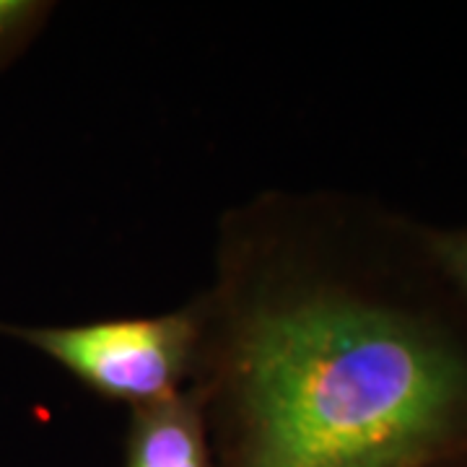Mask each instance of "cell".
Masks as SVG:
<instances>
[{
	"mask_svg": "<svg viewBox=\"0 0 467 467\" xmlns=\"http://www.w3.org/2000/svg\"><path fill=\"white\" fill-rule=\"evenodd\" d=\"M195 304L211 467H431L467 431L465 356L350 281L317 195L226 211Z\"/></svg>",
	"mask_w": 467,
	"mask_h": 467,
	"instance_id": "1",
	"label": "cell"
},
{
	"mask_svg": "<svg viewBox=\"0 0 467 467\" xmlns=\"http://www.w3.org/2000/svg\"><path fill=\"white\" fill-rule=\"evenodd\" d=\"M198 304L149 317H112L34 327L0 319V335L39 350L107 400L140 408L190 382L198 343Z\"/></svg>",
	"mask_w": 467,
	"mask_h": 467,
	"instance_id": "2",
	"label": "cell"
},
{
	"mask_svg": "<svg viewBox=\"0 0 467 467\" xmlns=\"http://www.w3.org/2000/svg\"><path fill=\"white\" fill-rule=\"evenodd\" d=\"M125 467H211L201 402L190 387L130 410Z\"/></svg>",
	"mask_w": 467,
	"mask_h": 467,
	"instance_id": "3",
	"label": "cell"
},
{
	"mask_svg": "<svg viewBox=\"0 0 467 467\" xmlns=\"http://www.w3.org/2000/svg\"><path fill=\"white\" fill-rule=\"evenodd\" d=\"M52 3L39 0H0V70L29 50L52 16Z\"/></svg>",
	"mask_w": 467,
	"mask_h": 467,
	"instance_id": "4",
	"label": "cell"
},
{
	"mask_svg": "<svg viewBox=\"0 0 467 467\" xmlns=\"http://www.w3.org/2000/svg\"><path fill=\"white\" fill-rule=\"evenodd\" d=\"M436 260L450 270L451 275L467 285V236H439L431 239Z\"/></svg>",
	"mask_w": 467,
	"mask_h": 467,
	"instance_id": "5",
	"label": "cell"
}]
</instances>
